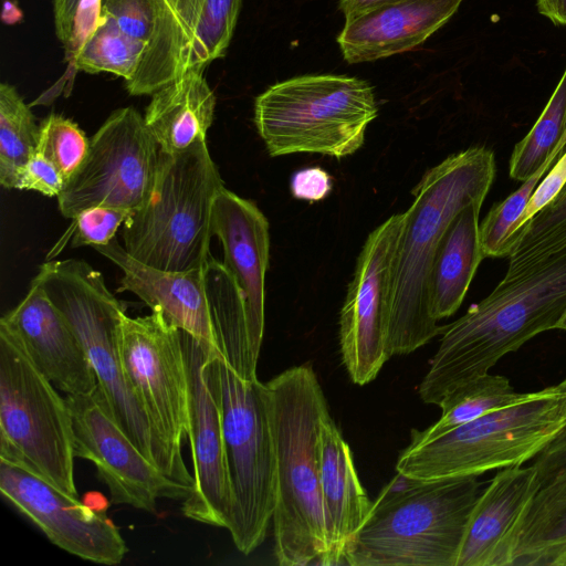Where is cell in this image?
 <instances>
[{
    "mask_svg": "<svg viewBox=\"0 0 566 566\" xmlns=\"http://www.w3.org/2000/svg\"><path fill=\"white\" fill-rule=\"evenodd\" d=\"M565 315L566 248L516 276H504L485 298L443 325L418 386L421 400L439 405L449 391L489 373L536 335L558 329Z\"/></svg>",
    "mask_w": 566,
    "mask_h": 566,
    "instance_id": "1",
    "label": "cell"
},
{
    "mask_svg": "<svg viewBox=\"0 0 566 566\" xmlns=\"http://www.w3.org/2000/svg\"><path fill=\"white\" fill-rule=\"evenodd\" d=\"M264 384L276 460L274 556L281 566L322 565L327 535L318 443L328 406L311 363Z\"/></svg>",
    "mask_w": 566,
    "mask_h": 566,
    "instance_id": "2",
    "label": "cell"
},
{
    "mask_svg": "<svg viewBox=\"0 0 566 566\" xmlns=\"http://www.w3.org/2000/svg\"><path fill=\"white\" fill-rule=\"evenodd\" d=\"M495 177L494 154L471 147L430 168L412 190L396 249L388 352L407 355L441 335L430 312L431 263L451 220L469 203L484 201Z\"/></svg>",
    "mask_w": 566,
    "mask_h": 566,
    "instance_id": "3",
    "label": "cell"
},
{
    "mask_svg": "<svg viewBox=\"0 0 566 566\" xmlns=\"http://www.w3.org/2000/svg\"><path fill=\"white\" fill-rule=\"evenodd\" d=\"M478 476L419 481L397 472L348 545L350 566H457L481 493Z\"/></svg>",
    "mask_w": 566,
    "mask_h": 566,
    "instance_id": "4",
    "label": "cell"
},
{
    "mask_svg": "<svg viewBox=\"0 0 566 566\" xmlns=\"http://www.w3.org/2000/svg\"><path fill=\"white\" fill-rule=\"evenodd\" d=\"M46 293L78 338L107 406L139 451L163 472L193 486V476L178 465L156 438L148 416L125 373L119 352L124 304L108 290L101 272L86 261H48L32 280Z\"/></svg>",
    "mask_w": 566,
    "mask_h": 566,
    "instance_id": "5",
    "label": "cell"
},
{
    "mask_svg": "<svg viewBox=\"0 0 566 566\" xmlns=\"http://www.w3.org/2000/svg\"><path fill=\"white\" fill-rule=\"evenodd\" d=\"M224 187L206 139L177 153L159 151L148 201L123 224L126 252L164 271H189L210 258L211 213Z\"/></svg>",
    "mask_w": 566,
    "mask_h": 566,
    "instance_id": "6",
    "label": "cell"
},
{
    "mask_svg": "<svg viewBox=\"0 0 566 566\" xmlns=\"http://www.w3.org/2000/svg\"><path fill=\"white\" fill-rule=\"evenodd\" d=\"M566 426V392L556 385L427 442H410L396 471L419 481L479 476L522 465Z\"/></svg>",
    "mask_w": 566,
    "mask_h": 566,
    "instance_id": "7",
    "label": "cell"
},
{
    "mask_svg": "<svg viewBox=\"0 0 566 566\" xmlns=\"http://www.w3.org/2000/svg\"><path fill=\"white\" fill-rule=\"evenodd\" d=\"M377 114L373 87L345 75L293 77L270 86L254 103L256 130L271 157L353 155Z\"/></svg>",
    "mask_w": 566,
    "mask_h": 566,
    "instance_id": "8",
    "label": "cell"
},
{
    "mask_svg": "<svg viewBox=\"0 0 566 566\" xmlns=\"http://www.w3.org/2000/svg\"><path fill=\"white\" fill-rule=\"evenodd\" d=\"M55 388L0 323V458L27 465L77 497L71 411Z\"/></svg>",
    "mask_w": 566,
    "mask_h": 566,
    "instance_id": "9",
    "label": "cell"
},
{
    "mask_svg": "<svg viewBox=\"0 0 566 566\" xmlns=\"http://www.w3.org/2000/svg\"><path fill=\"white\" fill-rule=\"evenodd\" d=\"M222 424L233 506L228 530L248 555L265 539L275 506V449L265 384L219 357Z\"/></svg>",
    "mask_w": 566,
    "mask_h": 566,
    "instance_id": "10",
    "label": "cell"
},
{
    "mask_svg": "<svg viewBox=\"0 0 566 566\" xmlns=\"http://www.w3.org/2000/svg\"><path fill=\"white\" fill-rule=\"evenodd\" d=\"M159 151L137 109H116L90 138L83 163L57 196L61 214L74 219L94 206L139 210L151 195Z\"/></svg>",
    "mask_w": 566,
    "mask_h": 566,
    "instance_id": "11",
    "label": "cell"
},
{
    "mask_svg": "<svg viewBox=\"0 0 566 566\" xmlns=\"http://www.w3.org/2000/svg\"><path fill=\"white\" fill-rule=\"evenodd\" d=\"M118 343L125 373L156 438L186 469L181 443L188 433V375L180 329L160 311L138 317L125 313Z\"/></svg>",
    "mask_w": 566,
    "mask_h": 566,
    "instance_id": "12",
    "label": "cell"
},
{
    "mask_svg": "<svg viewBox=\"0 0 566 566\" xmlns=\"http://www.w3.org/2000/svg\"><path fill=\"white\" fill-rule=\"evenodd\" d=\"M188 375V433L193 488L181 511L188 518L228 528L233 495L229 479L218 348L180 329Z\"/></svg>",
    "mask_w": 566,
    "mask_h": 566,
    "instance_id": "13",
    "label": "cell"
},
{
    "mask_svg": "<svg viewBox=\"0 0 566 566\" xmlns=\"http://www.w3.org/2000/svg\"><path fill=\"white\" fill-rule=\"evenodd\" d=\"M403 213L390 216L367 237L340 311L339 344L350 380H374L390 358L388 335L394 266Z\"/></svg>",
    "mask_w": 566,
    "mask_h": 566,
    "instance_id": "14",
    "label": "cell"
},
{
    "mask_svg": "<svg viewBox=\"0 0 566 566\" xmlns=\"http://www.w3.org/2000/svg\"><path fill=\"white\" fill-rule=\"evenodd\" d=\"M241 0H155L150 36L133 78L132 95H151L191 69L222 57L237 24Z\"/></svg>",
    "mask_w": 566,
    "mask_h": 566,
    "instance_id": "15",
    "label": "cell"
},
{
    "mask_svg": "<svg viewBox=\"0 0 566 566\" xmlns=\"http://www.w3.org/2000/svg\"><path fill=\"white\" fill-rule=\"evenodd\" d=\"M73 426L74 455L94 463L111 501L154 512L157 500H185L192 489L149 461L114 419L97 387L91 394L66 395Z\"/></svg>",
    "mask_w": 566,
    "mask_h": 566,
    "instance_id": "16",
    "label": "cell"
},
{
    "mask_svg": "<svg viewBox=\"0 0 566 566\" xmlns=\"http://www.w3.org/2000/svg\"><path fill=\"white\" fill-rule=\"evenodd\" d=\"M0 491L60 548L97 564L117 565L127 546L105 512H97L27 465L0 458Z\"/></svg>",
    "mask_w": 566,
    "mask_h": 566,
    "instance_id": "17",
    "label": "cell"
},
{
    "mask_svg": "<svg viewBox=\"0 0 566 566\" xmlns=\"http://www.w3.org/2000/svg\"><path fill=\"white\" fill-rule=\"evenodd\" d=\"M269 222L256 205L223 187L211 213V234L243 301L249 338L260 355L264 332V282L270 256Z\"/></svg>",
    "mask_w": 566,
    "mask_h": 566,
    "instance_id": "18",
    "label": "cell"
},
{
    "mask_svg": "<svg viewBox=\"0 0 566 566\" xmlns=\"http://www.w3.org/2000/svg\"><path fill=\"white\" fill-rule=\"evenodd\" d=\"M0 323L12 331L35 366L65 395L91 394L97 388L78 338L38 283L31 282L25 297Z\"/></svg>",
    "mask_w": 566,
    "mask_h": 566,
    "instance_id": "19",
    "label": "cell"
},
{
    "mask_svg": "<svg viewBox=\"0 0 566 566\" xmlns=\"http://www.w3.org/2000/svg\"><path fill=\"white\" fill-rule=\"evenodd\" d=\"M93 248L122 270L117 292L134 293L174 326L217 347L206 265L189 271L155 269L130 256L115 239Z\"/></svg>",
    "mask_w": 566,
    "mask_h": 566,
    "instance_id": "20",
    "label": "cell"
},
{
    "mask_svg": "<svg viewBox=\"0 0 566 566\" xmlns=\"http://www.w3.org/2000/svg\"><path fill=\"white\" fill-rule=\"evenodd\" d=\"M463 0H394L346 18L337 36L348 63L370 62L421 45Z\"/></svg>",
    "mask_w": 566,
    "mask_h": 566,
    "instance_id": "21",
    "label": "cell"
},
{
    "mask_svg": "<svg viewBox=\"0 0 566 566\" xmlns=\"http://www.w3.org/2000/svg\"><path fill=\"white\" fill-rule=\"evenodd\" d=\"M539 489L533 465L497 472L474 504L457 566H510L511 533Z\"/></svg>",
    "mask_w": 566,
    "mask_h": 566,
    "instance_id": "22",
    "label": "cell"
},
{
    "mask_svg": "<svg viewBox=\"0 0 566 566\" xmlns=\"http://www.w3.org/2000/svg\"><path fill=\"white\" fill-rule=\"evenodd\" d=\"M318 457L327 535L322 565H343L345 552L367 518L373 502L358 479L350 448L331 415L322 423Z\"/></svg>",
    "mask_w": 566,
    "mask_h": 566,
    "instance_id": "23",
    "label": "cell"
},
{
    "mask_svg": "<svg viewBox=\"0 0 566 566\" xmlns=\"http://www.w3.org/2000/svg\"><path fill=\"white\" fill-rule=\"evenodd\" d=\"M203 71L188 70L151 94L144 119L161 151L177 153L206 139L216 97Z\"/></svg>",
    "mask_w": 566,
    "mask_h": 566,
    "instance_id": "24",
    "label": "cell"
},
{
    "mask_svg": "<svg viewBox=\"0 0 566 566\" xmlns=\"http://www.w3.org/2000/svg\"><path fill=\"white\" fill-rule=\"evenodd\" d=\"M483 201L464 207L451 220L436 250L428 284L429 306L436 321L453 315L484 259L479 214Z\"/></svg>",
    "mask_w": 566,
    "mask_h": 566,
    "instance_id": "25",
    "label": "cell"
},
{
    "mask_svg": "<svg viewBox=\"0 0 566 566\" xmlns=\"http://www.w3.org/2000/svg\"><path fill=\"white\" fill-rule=\"evenodd\" d=\"M510 566H552L566 548V482L539 489L513 528Z\"/></svg>",
    "mask_w": 566,
    "mask_h": 566,
    "instance_id": "26",
    "label": "cell"
},
{
    "mask_svg": "<svg viewBox=\"0 0 566 566\" xmlns=\"http://www.w3.org/2000/svg\"><path fill=\"white\" fill-rule=\"evenodd\" d=\"M532 395L516 392L504 376L480 375L449 391L438 405L441 408L439 420L422 431L413 429L410 442L433 440L486 413L524 401Z\"/></svg>",
    "mask_w": 566,
    "mask_h": 566,
    "instance_id": "27",
    "label": "cell"
},
{
    "mask_svg": "<svg viewBox=\"0 0 566 566\" xmlns=\"http://www.w3.org/2000/svg\"><path fill=\"white\" fill-rule=\"evenodd\" d=\"M40 126L14 86L0 85V182L15 189L20 171L36 153Z\"/></svg>",
    "mask_w": 566,
    "mask_h": 566,
    "instance_id": "28",
    "label": "cell"
},
{
    "mask_svg": "<svg viewBox=\"0 0 566 566\" xmlns=\"http://www.w3.org/2000/svg\"><path fill=\"white\" fill-rule=\"evenodd\" d=\"M566 125V69L538 119L520 140L510 159V177L525 181L560 157L557 146Z\"/></svg>",
    "mask_w": 566,
    "mask_h": 566,
    "instance_id": "29",
    "label": "cell"
},
{
    "mask_svg": "<svg viewBox=\"0 0 566 566\" xmlns=\"http://www.w3.org/2000/svg\"><path fill=\"white\" fill-rule=\"evenodd\" d=\"M146 43L124 32L112 19L98 23L73 57V65L86 73H112L128 82L138 70Z\"/></svg>",
    "mask_w": 566,
    "mask_h": 566,
    "instance_id": "30",
    "label": "cell"
},
{
    "mask_svg": "<svg viewBox=\"0 0 566 566\" xmlns=\"http://www.w3.org/2000/svg\"><path fill=\"white\" fill-rule=\"evenodd\" d=\"M566 248V185L515 234L506 277L516 276Z\"/></svg>",
    "mask_w": 566,
    "mask_h": 566,
    "instance_id": "31",
    "label": "cell"
},
{
    "mask_svg": "<svg viewBox=\"0 0 566 566\" xmlns=\"http://www.w3.org/2000/svg\"><path fill=\"white\" fill-rule=\"evenodd\" d=\"M545 166L502 201L495 203L480 226V241L484 258L510 256L515 234L522 227V219L535 189L544 174Z\"/></svg>",
    "mask_w": 566,
    "mask_h": 566,
    "instance_id": "32",
    "label": "cell"
},
{
    "mask_svg": "<svg viewBox=\"0 0 566 566\" xmlns=\"http://www.w3.org/2000/svg\"><path fill=\"white\" fill-rule=\"evenodd\" d=\"M36 151L49 159L66 181L83 163L90 139L72 119L50 114L40 123Z\"/></svg>",
    "mask_w": 566,
    "mask_h": 566,
    "instance_id": "33",
    "label": "cell"
},
{
    "mask_svg": "<svg viewBox=\"0 0 566 566\" xmlns=\"http://www.w3.org/2000/svg\"><path fill=\"white\" fill-rule=\"evenodd\" d=\"M133 213L126 209L107 206H94L81 211L73 219L71 247L107 244Z\"/></svg>",
    "mask_w": 566,
    "mask_h": 566,
    "instance_id": "34",
    "label": "cell"
},
{
    "mask_svg": "<svg viewBox=\"0 0 566 566\" xmlns=\"http://www.w3.org/2000/svg\"><path fill=\"white\" fill-rule=\"evenodd\" d=\"M155 0H101V14L146 45L151 32Z\"/></svg>",
    "mask_w": 566,
    "mask_h": 566,
    "instance_id": "35",
    "label": "cell"
},
{
    "mask_svg": "<svg viewBox=\"0 0 566 566\" xmlns=\"http://www.w3.org/2000/svg\"><path fill=\"white\" fill-rule=\"evenodd\" d=\"M64 186L65 180L57 168L36 151L20 171L15 189L57 198Z\"/></svg>",
    "mask_w": 566,
    "mask_h": 566,
    "instance_id": "36",
    "label": "cell"
},
{
    "mask_svg": "<svg viewBox=\"0 0 566 566\" xmlns=\"http://www.w3.org/2000/svg\"><path fill=\"white\" fill-rule=\"evenodd\" d=\"M539 488L566 482V426L534 458Z\"/></svg>",
    "mask_w": 566,
    "mask_h": 566,
    "instance_id": "37",
    "label": "cell"
},
{
    "mask_svg": "<svg viewBox=\"0 0 566 566\" xmlns=\"http://www.w3.org/2000/svg\"><path fill=\"white\" fill-rule=\"evenodd\" d=\"M290 188L294 198L315 202L325 199L331 193L333 181L324 169L308 167L293 174Z\"/></svg>",
    "mask_w": 566,
    "mask_h": 566,
    "instance_id": "38",
    "label": "cell"
},
{
    "mask_svg": "<svg viewBox=\"0 0 566 566\" xmlns=\"http://www.w3.org/2000/svg\"><path fill=\"white\" fill-rule=\"evenodd\" d=\"M566 184V154L558 158L557 164L549 171L548 176L538 184L527 205L522 219V226L535 213L551 202Z\"/></svg>",
    "mask_w": 566,
    "mask_h": 566,
    "instance_id": "39",
    "label": "cell"
},
{
    "mask_svg": "<svg viewBox=\"0 0 566 566\" xmlns=\"http://www.w3.org/2000/svg\"><path fill=\"white\" fill-rule=\"evenodd\" d=\"M80 3L81 0H53L55 33L65 46L72 39Z\"/></svg>",
    "mask_w": 566,
    "mask_h": 566,
    "instance_id": "40",
    "label": "cell"
},
{
    "mask_svg": "<svg viewBox=\"0 0 566 566\" xmlns=\"http://www.w3.org/2000/svg\"><path fill=\"white\" fill-rule=\"evenodd\" d=\"M537 10L556 25L566 27V0H536Z\"/></svg>",
    "mask_w": 566,
    "mask_h": 566,
    "instance_id": "41",
    "label": "cell"
},
{
    "mask_svg": "<svg viewBox=\"0 0 566 566\" xmlns=\"http://www.w3.org/2000/svg\"><path fill=\"white\" fill-rule=\"evenodd\" d=\"M390 1L394 0H339V8L345 18H348Z\"/></svg>",
    "mask_w": 566,
    "mask_h": 566,
    "instance_id": "42",
    "label": "cell"
},
{
    "mask_svg": "<svg viewBox=\"0 0 566 566\" xmlns=\"http://www.w3.org/2000/svg\"><path fill=\"white\" fill-rule=\"evenodd\" d=\"M83 503L97 512H105L108 506L106 497L97 492L86 493Z\"/></svg>",
    "mask_w": 566,
    "mask_h": 566,
    "instance_id": "43",
    "label": "cell"
},
{
    "mask_svg": "<svg viewBox=\"0 0 566 566\" xmlns=\"http://www.w3.org/2000/svg\"><path fill=\"white\" fill-rule=\"evenodd\" d=\"M552 566H566V548L556 557Z\"/></svg>",
    "mask_w": 566,
    "mask_h": 566,
    "instance_id": "44",
    "label": "cell"
},
{
    "mask_svg": "<svg viewBox=\"0 0 566 566\" xmlns=\"http://www.w3.org/2000/svg\"><path fill=\"white\" fill-rule=\"evenodd\" d=\"M557 150L559 153V155L562 156L564 154V151L566 150V125H565V130H564V134H563V137L560 139V143L559 145L557 146Z\"/></svg>",
    "mask_w": 566,
    "mask_h": 566,
    "instance_id": "45",
    "label": "cell"
},
{
    "mask_svg": "<svg viewBox=\"0 0 566 566\" xmlns=\"http://www.w3.org/2000/svg\"><path fill=\"white\" fill-rule=\"evenodd\" d=\"M556 387L560 390V391H564L566 392V378L560 381L558 385H556Z\"/></svg>",
    "mask_w": 566,
    "mask_h": 566,
    "instance_id": "46",
    "label": "cell"
},
{
    "mask_svg": "<svg viewBox=\"0 0 566 566\" xmlns=\"http://www.w3.org/2000/svg\"><path fill=\"white\" fill-rule=\"evenodd\" d=\"M558 329H564L566 331V315L565 317L562 319L559 326H558Z\"/></svg>",
    "mask_w": 566,
    "mask_h": 566,
    "instance_id": "47",
    "label": "cell"
}]
</instances>
